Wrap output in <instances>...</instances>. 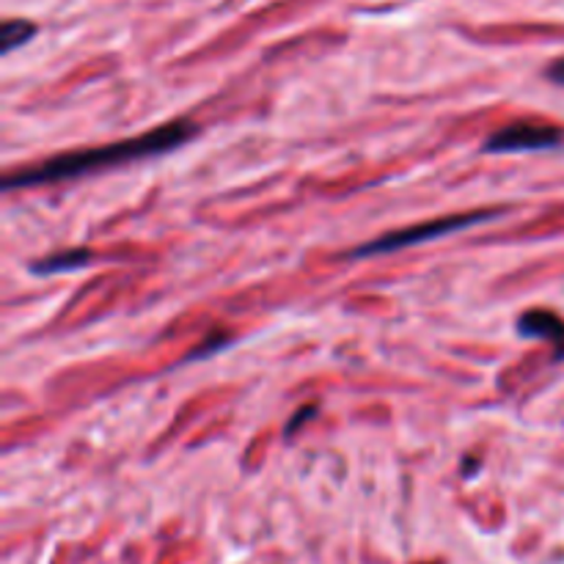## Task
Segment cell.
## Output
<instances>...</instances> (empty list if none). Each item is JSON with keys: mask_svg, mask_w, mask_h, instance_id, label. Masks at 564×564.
Listing matches in <instances>:
<instances>
[{"mask_svg": "<svg viewBox=\"0 0 564 564\" xmlns=\"http://www.w3.org/2000/svg\"><path fill=\"white\" fill-rule=\"evenodd\" d=\"M196 132L198 127L193 124V121L174 119L154 127V130L143 132V135L105 143V147L55 154V158L44 160V163L28 165V169H17L11 171V174H6L3 191H17V187H33V185H53V182L77 180V176L94 174V171H105V169H113V165L132 163V160L165 154L171 152V149L191 141Z\"/></svg>", "mask_w": 564, "mask_h": 564, "instance_id": "obj_1", "label": "cell"}, {"mask_svg": "<svg viewBox=\"0 0 564 564\" xmlns=\"http://www.w3.org/2000/svg\"><path fill=\"white\" fill-rule=\"evenodd\" d=\"M314 413H317V405H303V408H297L295 416H292L290 422H286V427H284V435H286V438H292V435H295L297 430L303 427V424L312 422Z\"/></svg>", "mask_w": 564, "mask_h": 564, "instance_id": "obj_8", "label": "cell"}, {"mask_svg": "<svg viewBox=\"0 0 564 564\" xmlns=\"http://www.w3.org/2000/svg\"><path fill=\"white\" fill-rule=\"evenodd\" d=\"M229 341H231V336L226 334L224 328H220V330H213V334H209L207 339L202 341V345L193 347V352H191V356H187V361H196V358H207V356H213V352L224 350V347L229 345Z\"/></svg>", "mask_w": 564, "mask_h": 564, "instance_id": "obj_7", "label": "cell"}, {"mask_svg": "<svg viewBox=\"0 0 564 564\" xmlns=\"http://www.w3.org/2000/svg\"><path fill=\"white\" fill-rule=\"evenodd\" d=\"M33 33H36V25L28 20H6L3 28H0V50L3 53H11V50L22 47L25 42H31Z\"/></svg>", "mask_w": 564, "mask_h": 564, "instance_id": "obj_6", "label": "cell"}, {"mask_svg": "<svg viewBox=\"0 0 564 564\" xmlns=\"http://www.w3.org/2000/svg\"><path fill=\"white\" fill-rule=\"evenodd\" d=\"M545 75H549V80H554L556 86H564V58L554 61V64L549 66V72H545Z\"/></svg>", "mask_w": 564, "mask_h": 564, "instance_id": "obj_9", "label": "cell"}, {"mask_svg": "<svg viewBox=\"0 0 564 564\" xmlns=\"http://www.w3.org/2000/svg\"><path fill=\"white\" fill-rule=\"evenodd\" d=\"M91 259H94V251H88V248H72V251H61V253H53V257L39 259L31 270L36 275H55V273H66V270L86 268Z\"/></svg>", "mask_w": 564, "mask_h": 564, "instance_id": "obj_5", "label": "cell"}, {"mask_svg": "<svg viewBox=\"0 0 564 564\" xmlns=\"http://www.w3.org/2000/svg\"><path fill=\"white\" fill-rule=\"evenodd\" d=\"M518 334L527 339H543L554 347V358H564V319L549 308H529L518 317Z\"/></svg>", "mask_w": 564, "mask_h": 564, "instance_id": "obj_4", "label": "cell"}, {"mask_svg": "<svg viewBox=\"0 0 564 564\" xmlns=\"http://www.w3.org/2000/svg\"><path fill=\"white\" fill-rule=\"evenodd\" d=\"M505 209H474V213H463V215H446V218H435V220H424V224L416 226H405V229L389 231V235L378 237V240H369L364 246L352 248L347 257L350 259H367V257H378V253H394V251H405V248L422 246V242L438 240V237L455 235V231L471 229V226L485 224V220H494Z\"/></svg>", "mask_w": 564, "mask_h": 564, "instance_id": "obj_2", "label": "cell"}, {"mask_svg": "<svg viewBox=\"0 0 564 564\" xmlns=\"http://www.w3.org/2000/svg\"><path fill=\"white\" fill-rule=\"evenodd\" d=\"M564 143V130L556 124L543 121H512L501 127L485 141L482 152L488 154H510V152H545Z\"/></svg>", "mask_w": 564, "mask_h": 564, "instance_id": "obj_3", "label": "cell"}]
</instances>
